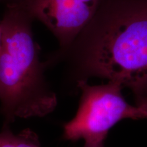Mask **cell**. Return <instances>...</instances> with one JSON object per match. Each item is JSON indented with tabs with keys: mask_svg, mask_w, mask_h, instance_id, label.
<instances>
[{
	"mask_svg": "<svg viewBox=\"0 0 147 147\" xmlns=\"http://www.w3.org/2000/svg\"><path fill=\"white\" fill-rule=\"evenodd\" d=\"M84 147H104V143L100 144H92V143H85Z\"/></svg>",
	"mask_w": 147,
	"mask_h": 147,
	"instance_id": "cell-8",
	"label": "cell"
},
{
	"mask_svg": "<svg viewBox=\"0 0 147 147\" xmlns=\"http://www.w3.org/2000/svg\"><path fill=\"white\" fill-rule=\"evenodd\" d=\"M0 147H40L39 138L30 129H25L18 134L3 126L0 132Z\"/></svg>",
	"mask_w": 147,
	"mask_h": 147,
	"instance_id": "cell-5",
	"label": "cell"
},
{
	"mask_svg": "<svg viewBox=\"0 0 147 147\" xmlns=\"http://www.w3.org/2000/svg\"><path fill=\"white\" fill-rule=\"evenodd\" d=\"M81 78L99 77L147 95V0H101L68 49Z\"/></svg>",
	"mask_w": 147,
	"mask_h": 147,
	"instance_id": "cell-1",
	"label": "cell"
},
{
	"mask_svg": "<svg viewBox=\"0 0 147 147\" xmlns=\"http://www.w3.org/2000/svg\"><path fill=\"white\" fill-rule=\"evenodd\" d=\"M25 0H0V3H4L6 5H13V4H19Z\"/></svg>",
	"mask_w": 147,
	"mask_h": 147,
	"instance_id": "cell-7",
	"label": "cell"
},
{
	"mask_svg": "<svg viewBox=\"0 0 147 147\" xmlns=\"http://www.w3.org/2000/svg\"><path fill=\"white\" fill-rule=\"evenodd\" d=\"M101 0H25L19 3L55 36L60 50L68 49L94 16Z\"/></svg>",
	"mask_w": 147,
	"mask_h": 147,
	"instance_id": "cell-4",
	"label": "cell"
},
{
	"mask_svg": "<svg viewBox=\"0 0 147 147\" xmlns=\"http://www.w3.org/2000/svg\"><path fill=\"white\" fill-rule=\"evenodd\" d=\"M136 106L142 110L144 115V119H147V95L136 99Z\"/></svg>",
	"mask_w": 147,
	"mask_h": 147,
	"instance_id": "cell-6",
	"label": "cell"
},
{
	"mask_svg": "<svg viewBox=\"0 0 147 147\" xmlns=\"http://www.w3.org/2000/svg\"><path fill=\"white\" fill-rule=\"evenodd\" d=\"M77 86L81 97L75 117L63 126L65 140L104 143L109 130L119 121L144 119L140 108L126 102L122 94L123 87L118 82L91 85L87 80L79 79Z\"/></svg>",
	"mask_w": 147,
	"mask_h": 147,
	"instance_id": "cell-3",
	"label": "cell"
},
{
	"mask_svg": "<svg viewBox=\"0 0 147 147\" xmlns=\"http://www.w3.org/2000/svg\"><path fill=\"white\" fill-rule=\"evenodd\" d=\"M34 19L20 4L5 6L0 21V112L3 126L16 118L42 117L55 110L57 96L45 80V63L32 32Z\"/></svg>",
	"mask_w": 147,
	"mask_h": 147,
	"instance_id": "cell-2",
	"label": "cell"
},
{
	"mask_svg": "<svg viewBox=\"0 0 147 147\" xmlns=\"http://www.w3.org/2000/svg\"><path fill=\"white\" fill-rule=\"evenodd\" d=\"M1 26H0V51H1Z\"/></svg>",
	"mask_w": 147,
	"mask_h": 147,
	"instance_id": "cell-9",
	"label": "cell"
}]
</instances>
